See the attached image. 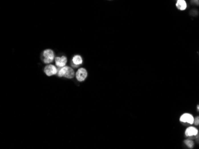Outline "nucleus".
I'll return each instance as SVG.
<instances>
[{"instance_id":"nucleus-4","label":"nucleus","mask_w":199,"mask_h":149,"mask_svg":"<svg viewBox=\"0 0 199 149\" xmlns=\"http://www.w3.org/2000/svg\"><path fill=\"white\" fill-rule=\"evenodd\" d=\"M44 72L46 75L48 76L55 75V74H56L58 73L56 67L52 64L46 66L44 69Z\"/></svg>"},{"instance_id":"nucleus-12","label":"nucleus","mask_w":199,"mask_h":149,"mask_svg":"<svg viewBox=\"0 0 199 149\" xmlns=\"http://www.w3.org/2000/svg\"><path fill=\"white\" fill-rule=\"evenodd\" d=\"M194 124L196 125H199V117H197L196 118H194Z\"/></svg>"},{"instance_id":"nucleus-3","label":"nucleus","mask_w":199,"mask_h":149,"mask_svg":"<svg viewBox=\"0 0 199 149\" xmlns=\"http://www.w3.org/2000/svg\"><path fill=\"white\" fill-rule=\"evenodd\" d=\"M88 76V73L86 69L84 68H80L78 69L76 73V78L79 82H84Z\"/></svg>"},{"instance_id":"nucleus-6","label":"nucleus","mask_w":199,"mask_h":149,"mask_svg":"<svg viewBox=\"0 0 199 149\" xmlns=\"http://www.w3.org/2000/svg\"><path fill=\"white\" fill-rule=\"evenodd\" d=\"M55 63L57 67L62 68L66 66L67 63V58L65 56H62L61 57L55 58Z\"/></svg>"},{"instance_id":"nucleus-2","label":"nucleus","mask_w":199,"mask_h":149,"mask_svg":"<svg viewBox=\"0 0 199 149\" xmlns=\"http://www.w3.org/2000/svg\"><path fill=\"white\" fill-rule=\"evenodd\" d=\"M180 121L183 123H187L188 124H193L194 122V118L193 115L189 113H183L180 118Z\"/></svg>"},{"instance_id":"nucleus-1","label":"nucleus","mask_w":199,"mask_h":149,"mask_svg":"<svg viewBox=\"0 0 199 149\" xmlns=\"http://www.w3.org/2000/svg\"><path fill=\"white\" fill-rule=\"evenodd\" d=\"M55 58L54 53L51 49H45L43 51L42 55V60L45 64H50L53 61Z\"/></svg>"},{"instance_id":"nucleus-9","label":"nucleus","mask_w":199,"mask_h":149,"mask_svg":"<svg viewBox=\"0 0 199 149\" xmlns=\"http://www.w3.org/2000/svg\"><path fill=\"white\" fill-rule=\"evenodd\" d=\"M75 76V71L74 70H73V69H72L71 67H68V69L66 71L65 75L64 76V77L68 78H74Z\"/></svg>"},{"instance_id":"nucleus-8","label":"nucleus","mask_w":199,"mask_h":149,"mask_svg":"<svg viewBox=\"0 0 199 149\" xmlns=\"http://www.w3.org/2000/svg\"><path fill=\"white\" fill-rule=\"evenodd\" d=\"M176 8L181 11H184L187 7V4L185 0H178L176 3Z\"/></svg>"},{"instance_id":"nucleus-5","label":"nucleus","mask_w":199,"mask_h":149,"mask_svg":"<svg viewBox=\"0 0 199 149\" xmlns=\"http://www.w3.org/2000/svg\"><path fill=\"white\" fill-rule=\"evenodd\" d=\"M198 134V130L194 127H188L185 131V135L186 137L196 136Z\"/></svg>"},{"instance_id":"nucleus-11","label":"nucleus","mask_w":199,"mask_h":149,"mask_svg":"<svg viewBox=\"0 0 199 149\" xmlns=\"http://www.w3.org/2000/svg\"><path fill=\"white\" fill-rule=\"evenodd\" d=\"M184 143L188 147L190 148H192L193 147H194V142L193 141H191L190 140H185L184 141Z\"/></svg>"},{"instance_id":"nucleus-10","label":"nucleus","mask_w":199,"mask_h":149,"mask_svg":"<svg viewBox=\"0 0 199 149\" xmlns=\"http://www.w3.org/2000/svg\"><path fill=\"white\" fill-rule=\"evenodd\" d=\"M68 67H69L68 66H64V67H63L62 68H59L58 71L57 73L58 76L60 77H64L66 71H67V70L68 69Z\"/></svg>"},{"instance_id":"nucleus-7","label":"nucleus","mask_w":199,"mask_h":149,"mask_svg":"<svg viewBox=\"0 0 199 149\" xmlns=\"http://www.w3.org/2000/svg\"><path fill=\"white\" fill-rule=\"evenodd\" d=\"M82 57L79 55H76L74 57L72 60V65L74 66L75 68H77L79 65H80L82 64Z\"/></svg>"}]
</instances>
